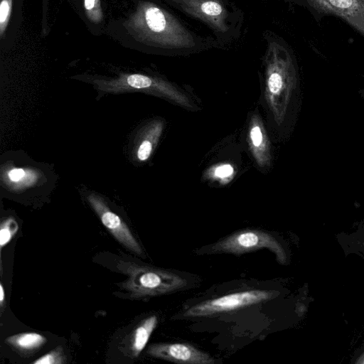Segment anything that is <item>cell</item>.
Returning <instances> with one entry per match:
<instances>
[{
	"instance_id": "8",
	"label": "cell",
	"mask_w": 364,
	"mask_h": 364,
	"mask_svg": "<svg viewBox=\"0 0 364 364\" xmlns=\"http://www.w3.org/2000/svg\"><path fill=\"white\" fill-rule=\"evenodd\" d=\"M87 199L110 233L127 249L141 255L142 250L139 244L122 218L112 212L97 196L92 194Z\"/></svg>"
},
{
	"instance_id": "11",
	"label": "cell",
	"mask_w": 364,
	"mask_h": 364,
	"mask_svg": "<svg viewBox=\"0 0 364 364\" xmlns=\"http://www.w3.org/2000/svg\"><path fill=\"white\" fill-rule=\"evenodd\" d=\"M158 324L156 315H151L136 326L128 340V349L133 357H137L146 346Z\"/></svg>"
},
{
	"instance_id": "10",
	"label": "cell",
	"mask_w": 364,
	"mask_h": 364,
	"mask_svg": "<svg viewBox=\"0 0 364 364\" xmlns=\"http://www.w3.org/2000/svg\"><path fill=\"white\" fill-rule=\"evenodd\" d=\"M24 0H0V48H11L23 23Z\"/></svg>"
},
{
	"instance_id": "6",
	"label": "cell",
	"mask_w": 364,
	"mask_h": 364,
	"mask_svg": "<svg viewBox=\"0 0 364 364\" xmlns=\"http://www.w3.org/2000/svg\"><path fill=\"white\" fill-rule=\"evenodd\" d=\"M316 17L334 15L364 36V0H302Z\"/></svg>"
},
{
	"instance_id": "18",
	"label": "cell",
	"mask_w": 364,
	"mask_h": 364,
	"mask_svg": "<svg viewBox=\"0 0 364 364\" xmlns=\"http://www.w3.org/2000/svg\"><path fill=\"white\" fill-rule=\"evenodd\" d=\"M25 175L26 172L22 168H13L8 173L9 179L14 182L20 181L23 179Z\"/></svg>"
},
{
	"instance_id": "12",
	"label": "cell",
	"mask_w": 364,
	"mask_h": 364,
	"mask_svg": "<svg viewBox=\"0 0 364 364\" xmlns=\"http://www.w3.org/2000/svg\"><path fill=\"white\" fill-rule=\"evenodd\" d=\"M5 342L18 352L28 354L40 349L47 339L40 333L26 332L9 336Z\"/></svg>"
},
{
	"instance_id": "13",
	"label": "cell",
	"mask_w": 364,
	"mask_h": 364,
	"mask_svg": "<svg viewBox=\"0 0 364 364\" xmlns=\"http://www.w3.org/2000/svg\"><path fill=\"white\" fill-rule=\"evenodd\" d=\"M18 229L16 221L13 218H8L2 221L0 229V246L2 248L7 245Z\"/></svg>"
},
{
	"instance_id": "2",
	"label": "cell",
	"mask_w": 364,
	"mask_h": 364,
	"mask_svg": "<svg viewBox=\"0 0 364 364\" xmlns=\"http://www.w3.org/2000/svg\"><path fill=\"white\" fill-rule=\"evenodd\" d=\"M127 280L123 287L132 296H153L173 293L191 287L184 273L129 264L125 266Z\"/></svg>"
},
{
	"instance_id": "3",
	"label": "cell",
	"mask_w": 364,
	"mask_h": 364,
	"mask_svg": "<svg viewBox=\"0 0 364 364\" xmlns=\"http://www.w3.org/2000/svg\"><path fill=\"white\" fill-rule=\"evenodd\" d=\"M264 248L275 255L279 264H287V253L279 239L275 234L259 229L236 231L213 244L198 249L196 252L202 255L228 253L240 255Z\"/></svg>"
},
{
	"instance_id": "15",
	"label": "cell",
	"mask_w": 364,
	"mask_h": 364,
	"mask_svg": "<svg viewBox=\"0 0 364 364\" xmlns=\"http://www.w3.org/2000/svg\"><path fill=\"white\" fill-rule=\"evenodd\" d=\"M152 151V144L149 140H144L137 151V158L140 161L146 160L151 155Z\"/></svg>"
},
{
	"instance_id": "4",
	"label": "cell",
	"mask_w": 364,
	"mask_h": 364,
	"mask_svg": "<svg viewBox=\"0 0 364 364\" xmlns=\"http://www.w3.org/2000/svg\"><path fill=\"white\" fill-rule=\"evenodd\" d=\"M273 290L266 289H247L203 299L193 304L181 312L183 318H205L237 311L272 299Z\"/></svg>"
},
{
	"instance_id": "19",
	"label": "cell",
	"mask_w": 364,
	"mask_h": 364,
	"mask_svg": "<svg viewBox=\"0 0 364 364\" xmlns=\"http://www.w3.org/2000/svg\"><path fill=\"white\" fill-rule=\"evenodd\" d=\"M4 300V287H3L2 284H0V303H1V306H3Z\"/></svg>"
},
{
	"instance_id": "1",
	"label": "cell",
	"mask_w": 364,
	"mask_h": 364,
	"mask_svg": "<svg viewBox=\"0 0 364 364\" xmlns=\"http://www.w3.org/2000/svg\"><path fill=\"white\" fill-rule=\"evenodd\" d=\"M125 9L111 15L106 35L122 46L168 53L205 48L204 41L171 12L162 0H122Z\"/></svg>"
},
{
	"instance_id": "7",
	"label": "cell",
	"mask_w": 364,
	"mask_h": 364,
	"mask_svg": "<svg viewBox=\"0 0 364 364\" xmlns=\"http://www.w3.org/2000/svg\"><path fill=\"white\" fill-rule=\"evenodd\" d=\"M147 353L156 358L178 363L212 364L214 358L208 353L186 343H159L149 346Z\"/></svg>"
},
{
	"instance_id": "16",
	"label": "cell",
	"mask_w": 364,
	"mask_h": 364,
	"mask_svg": "<svg viewBox=\"0 0 364 364\" xmlns=\"http://www.w3.org/2000/svg\"><path fill=\"white\" fill-rule=\"evenodd\" d=\"M250 138L253 145L259 147L262 142V134L259 127L255 126L250 131Z\"/></svg>"
},
{
	"instance_id": "20",
	"label": "cell",
	"mask_w": 364,
	"mask_h": 364,
	"mask_svg": "<svg viewBox=\"0 0 364 364\" xmlns=\"http://www.w3.org/2000/svg\"><path fill=\"white\" fill-rule=\"evenodd\" d=\"M355 363L364 364V353L359 358V359H358Z\"/></svg>"
},
{
	"instance_id": "17",
	"label": "cell",
	"mask_w": 364,
	"mask_h": 364,
	"mask_svg": "<svg viewBox=\"0 0 364 364\" xmlns=\"http://www.w3.org/2000/svg\"><path fill=\"white\" fill-rule=\"evenodd\" d=\"M233 173V168L230 164H225L218 167L215 171V175L219 178L230 176Z\"/></svg>"
},
{
	"instance_id": "9",
	"label": "cell",
	"mask_w": 364,
	"mask_h": 364,
	"mask_svg": "<svg viewBox=\"0 0 364 364\" xmlns=\"http://www.w3.org/2000/svg\"><path fill=\"white\" fill-rule=\"evenodd\" d=\"M90 33L100 36L106 34L110 19L108 0H68Z\"/></svg>"
},
{
	"instance_id": "5",
	"label": "cell",
	"mask_w": 364,
	"mask_h": 364,
	"mask_svg": "<svg viewBox=\"0 0 364 364\" xmlns=\"http://www.w3.org/2000/svg\"><path fill=\"white\" fill-rule=\"evenodd\" d=\"M191 16L207 23L218 33L231 36L237 18L220 0H162Z\"/></svg>"
},
{
	"instance_id": "14",
	"label": "cell",
	"mask_w": 364,
	"mask_h": 364,
	"mask_svg": "<svg viewBox=\"0 0 364 364\" xmlns=\"http://www.w3.org/2000/svg\"><path fill=\"white\" fill-rule=\"evenodd\" d=\"M65 355L61 348H55L33 361L35 364H60L65 362Z\"/></svg>"
}]
</instances>
